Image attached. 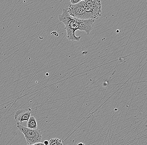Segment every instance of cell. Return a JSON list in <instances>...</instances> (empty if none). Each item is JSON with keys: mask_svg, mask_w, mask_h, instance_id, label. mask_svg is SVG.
<instances>
[{"mask_svg": "<svg viewBox=\"0 0 147 145\" xmlns=\"http://www.w3.org/2000/svg\"><path fill=\"white\" fill-rule=\"evenodd\" d=\"M59 19L65 25L67 38L70 41H80L81 37L75 35V32L77 30L84 31L89 35L94 28V19L82 20L73 18L69 14L67 8L63 9Z\"/></svg>", "mask_w": 147, "mask_h": 145, "instance_id": "cell-1", "label": "cell"}, {"mask_svg": "<svg viewBox=\"0 0 147 145\" xmlns=\"http://www.w3.org/2000/svg\"><path fill=\"white\" fill-rule=\"evenodd\" d=\"M17 127L24 135L27 144L32 145L40 143L42 138V134L39 129H31L25 127L17 123Z\"/></svg>", "mask_w": 147, "mask_h": 145, "instance_id": "cell-2", "label": "cell"}, {"mask_svg": "<svg viewBox=\"0 0 147 145\" xmlns=\"http://www.w3.org/2000/svg\"><path fill=\"white\" fill-rule=\"evenodd\" d=\"M85 11L88 19H97L102 15V3L99 0H84Z\"/></svg>", "mask_w": 147, "mask_h": 145, "instance_id": "cell-3", "label": "cell"}, {"mask_svg": "<svg viewBox=\"0 0 147 145\" xmlns=\"http://www.w3.org/2000/svg\"><path fill=\"white\" fill-rule=\"evenodd\" d=\"M67 9L69 14L73 18L82 20L88 19L85 11L84 1L83 0L75 5L69 3Z\"/></svg>", "mask_w": 147, "mask_h": 145, "instance_id": "cell-4", "label": "cell"}, {"mask_svg": "<svg viewBox=\"0 0 147 145\" xmlns=\"http://www.w3.org/2000/svg\"><path fill=\"white\" fill-rule=\"evenodd\" d=\"M32 110L31 109H21L16 112L15 119L22 124L23 122L28 121L31 117Z\"/></svg>", "mask_w": 147, "mask_h": 145, "instance_id": "cell-5", "label": "cell"}, {"mask_svg": "<svg viewBox=\"0 0 147 145\" xmlns=\"http://www.w3.org/2000/svg\"><path fill=\"white\" fill-rule=\"evenodd\" d=\"M27 127L31 129H37V123L36 119L34 116H31L28 119L27 123Z\"/></svg>", "mask_w": 147, "mask_h": 145, "instance_id": "cell-6", "label": "cell"}, {"mask_svg": "<svg viewBox=\"0 0 147 145\" xmlns=\"http://www.w3.org/2000/svg\"><path fill=\"white\" fill-rule=\"evenodd\" d=\"M49 145H63V144L60 139L58 138H53L49 140Z\"/></svg>", "mask_w": 147, "mask_h": 145, "instance_id": "cell-7", "label": "cell"}, {"mask_svg": "<svg viewBox=\"0 0 147 145\" xmlns=\"http://www.w3.org/2000/svg\"><path fill=\"white\" fill-rule=\"evenodd\" d=\"M82 0H71L70 2V3L72 5H75L80 2Z\"/></svg>", "mask_w": 147, "mask_h": 145, "instance_id": "cell-8", "label": "cell"}, {"mask_svg": "<svg viewBox=\"0 0 147 145\" xmlns=\"http://www.w3.org/2000/svg\"><path fill=\"white\" fill-rule=\"evenodd\" d=\"M43 144H44L45 145H49V141L47 140H45Z\"/></svg>", "mask_w": 147, "mask_h": 145, "instance_id": "cell-9", "label": "cell"}, {"mask_svg": "<svg viewBox=\"0 0 147 145\" xmlns=\"http://www.w3.org/2000/svg\"><path fill=\"white\" fill-rule=\"evenodd\" d=\"M37 145H45L43 143H37Z\"/></svg>", "mask_w": 147, "mask_h": 145, "instance_id": "cell-10", "label": "cell"}, {"mask_svg": "<svg viewBox=\"0 0 147 145\" xmlns=\"http://www.w3.org/2000/svg\"><path fill=\"white\" fill-rule=\"evenodd\" d=\"M77 145H85V144H83V143H80Z\"/></svg>", "mask_w": 147, "mask_h": 145, "instance_id": "cell-11", "label": "cell"}, {"mask_svg": "<svg viewBox=\"0 0 147 145\" xmlns=\"http://www.w3.org/2000/svg\"><path fill=\"white\" fill-rule=\"evenodd\" d=\"M37 145V144H33V145Z\"/></svg>", "mask_w": 147, "mask_h": 145, "instance_id": "cell-12", "label": "cell"}]
</instances>
